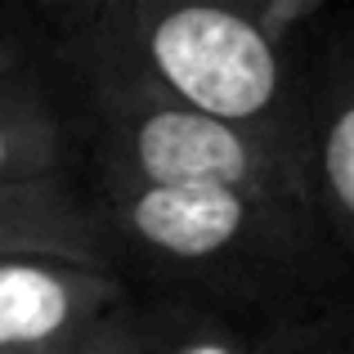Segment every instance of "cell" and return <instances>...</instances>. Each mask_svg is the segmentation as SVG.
<instances>
[{
    "mask_svg": "<svg viewBox=\"0 0 354 354\" xmlns=\"http://www.w3.org/2000/svg\"><path fill=\"white\" fill-rule=\"evenodd\" d=\"M171 323V305H130L121 301L90 328L72 354H157Z\"/></svg>",
    "mask_w": 354,
    "mask_h": 354,
    "instance_id": "9",
    "label": "cell"
},
{
    "mask_svg": "<svg viewBox=\"0 0 354 354\" xmlns=\"http://www.w3.org/2000/svg\"><path fill=\"white\" fill-rule=\"evenodd\" d=\"M63 180V126L41 86L18 72L0 81V189Z\"/></svg>",
    "mask_w": 354,
    "mask_h": 354,
    "instance_id": "7",
    "label": "cell"
},
{
    "mask_svg": "<svg viewBox=\"0 0 354 354\" xmlns=\"http://www.w3.org/2000/svg\"><path fill=\"white\" fill-rule=\"evenodd\" d=\"M18 72H23V54H18V45L9 36H0V81L18 77Z\"/></svg>",
    "mask_w": 354,
    "mask_h": 354,
    "instance_id": "12",
    "label": "cell"
},
{
    "mask_svg": "<svg viewBox=\"0 0 354 354\" xmlns=\"http://www.w3.org/2000/svg\"><path fill=\"white\" fill-rule=\"evenodd\" d=\"M113 242L189 278H283L319 256L314 207L242 189H104Z\"/></svg>",
    "mask_w": 354,
    "mask_h": 354,
    "instance_id": "3",
    "label": "cell"
},
{
    "mask_svg": "<svg viewBox=\"0 0 354 354\" xmlns=\"http://www.w3.org/2000/svg\"><path fill=\"white\" fill-rule=\"evenodd\" d=\"M27 256L77 260L113 269V234L99 207H90L63 180L0 189V265Z\"/></svg>",
    "mask_w": 354,
    "mask_h": 354,
    "instance_id": "6",
    "label": "cell"
},
{
    "mask_svg": "<svg viewBox=\"0 0 354 354\" xmlns=\"http://www.w3.org/2000/svg\"><path fill=\"white\" fill-rule=\"evenodd\" d=\"M126 283L108 265L27 256L0 265V354H72Z\"/></svg>",
    "mask_w": 354,
    "mask_h": 354,
    "instance_id": "4",
    "label": "cell"
},
{
    "mask_svg": "<svg viewBox=\"0 0 354 354\" xmlns=\"http://www.w3.org/2000/svg\"><path fill=\"white\" fill-rule=\"evenodd\" d=\"M256 354H354V314L328 323H310L287 337H260Z\"/></svg>",
    "mask_w": 354,
    "mask_h": 354,
    "instance_id": "11",
    "label": "cell"
},
{
    "mask_svg": "<svg viewBox=\"0 0 354 354\" xmlns=\"http://www.w3.org/2000/svg\"><path fill=\"white\" fill-rule=\"evenodd\" d=\"M81 86H126L202 117L305 144L310 77L256 32L242 5L81 0L50 9Z\"/></svg>",
    "mask_w": 354,
    "mask_h": 354,
    "instance_id": "1",
    "label": "cell"
},
{
    "mask_svg": "<svg viewBox=\"0 0 354 354\" xmlns=\"http://www.w3.org/2000/svg\"><path fill=\"white\" fill-rule=\"evenodd\" d=\"M157 354H256V337L229 314L202 305H171V323Z\"/></svg>",
    "mask_w": 354,
    "mask_h": 354,
    "instance_id": "8",
    "label": "cell"
},
{
    "mask_svg": "<svg viewBox=\"0 0 354 354\" xmlns=\"http://www.w3.org/2000/svg\"><path fill=\"white\" fill-rule=\"evenodd\" d=\"M99 189H242L310 198L305 144L269 139L126 86H86Z\"/></svg>",
    "mask_w": 354,
    "mask_h": 354,
    "instance_id": "2",
    "label": "cell"
},
{
    "mask_svg": "<svg viewBox=\"0 0 354 354\" xmlns=\"http://www.w3.org/2000/svg\"><path fill=\"white\" fill-rule=\"evenodd\" d=\"M247 18L256 23V32L265 36L269 45H278L283 54H296V45L314 41V27L323 23V14H328V5L323 0H251Z\"/></svg>",
    "mask_w": 354,
    "mask_h": 354,
    "instance_id": "10",
    "label": "cell"
},
{
    "mask_svg": "<svg viewBox=\"0 0 354 354\" xmlns=\"http://www.w3.org/2000/svg\"><path fill=\"white\" fill-rule=\"evenodd\" d=\"M305 171L323 242L354 260V18L323 41L305 104Z\"/></svg>",
    "mask_w": 354,
    "mask_h": 354,
    "instance_id": "5",
    "label": "cell"
}]
</instances>
